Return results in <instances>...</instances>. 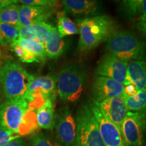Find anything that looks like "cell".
<instances>
[{"mask_svg":"<svg viewBox=\"0 0 146 146\" xmlns=\"http://www.w3.org/2000/svg\"><path fill=\"white\" fill-rule=\"evenodd\" d=\"M0 126L19 135H26L38 127L36 112L26 100H5L0 104Z\"/></svg>","mask_w":146,"mask_h":146,"instance_id":"cell-1","label":"cell"},{"mask_svg":"<svg viewBox=\"0 0 146 146\" xmlns=\"http://www.w3.org/2000/svg\"><path fill=\"white\" fill-rule=\"evenodd\" d=\"M76 24L80 35L78 49L81 52H89L107 41L116 31L114 21L106 15L78 18Z\"/></svg>","mask_w":146,"mask_h":146,"instance_id":"cell-2","label":"cell"},{"mask_svg":"<svg viewBox=\"0 0 146 146\" xmlns=\"http://www.w3.org/2000/svg\"><path fill=\"white\" fill-rule=\"evenodd\" d=\"M34 78L20 63L6 62L0 71V83L5 98L8 100H25L29 85Z\"/></svg>","mask_w":146,"mask_h":146,"instance_id":"cell-3","label":"cell"},{"mask_svg":"<svg viewBox=\"0 0 146 146\" xmlns=\"http://www.w3.org/2000/svg\"><path fill=\"white\" fill-rule=\"evenodd\" d=\"M109 54L127 61H145L146 45L135 34L125 30H116L107 41Z\"/></svg>","mask_w":146,"mask_h":146,"instance_id":"cell-4","label":"cell"},{"mask_svg":"<svg viewBox=\"0 0 146 146\" xmlns=\"http://www.w3.org/2000/svg\"><path fill=\"white\" fill-rule=\"evenodd\" d=\"M87 74L84 69L76 64L66 66L58 75L57 94L66 103L76 102L83 93Z\"/></svg>","mask_w":146,"mask_h":146,"instance_id":"cell-5","label":"cell"},{"mask_svg":"<svg viewBox=\"0 0 146 146\" xmlns=\"http://www.w3.org/2000/svg\"><path fill=\"white\" fill-rule=\"evenodd\" d=\"M75 146H105L99 127L89 105L81 106L76 117Z\"/></svg>","mask_w":146,"mask_h":146,"instance_id":"cell-6","label":"cell"},{"mask_svg":"<svg viewBox=\"0 0 146 146\" xmlns=\"http://www.w3.org/2000/svg\"><path fill=\"white\" fill-rule=\"evenodd\" d=\"M57 81L56 74L39 76L33 80L25 97L31 110L36 112L47 100L55 102L57 94Z\"/></svg>","mask_w":146,"mask_h":146,"instance_id":"cell-7","label":"cell"},{"mask_svg":"<svg viewBox=\"0 0 146 146\" xmlns=\"http://www.w3.org/2000/svg\"><path fill=\"white\" fill-rule=\"evenodd\" d=\"M146 131V109L128 111L121 127L126 146H142Z\"/></svg>","mask_w":146,"mask_h":146,"instance_id":"cell-8","label":"cell"},{"mask_svg":"<svg viewBox=\"0 0 146 146\" xmlns=\"http://www.w3.org/2000/svg\"><path fill=\"white\" fill-rule=\"evenodd\" d=\"M129 61L106 53L98 62L96 70L98 76L114 80L125 86L130 84L128 80L127 68Z\"/></svg>","mask_w":146,"mask_h":146,"instance_id":"cell-9","label":"cell"},{"mask_svg":"<svg viewBox=\"0 0 146 146\" xmlns=\"http://www.w3.org/2000/svg\"><path fill=\"white\" fill-rule=\"evenodd\" d=\"M58 141L63 146L74 145L76 137V120L68 107L62 108L55 116L54 127Z\"/></svg>","mask_w":146,"mask_h":146,"instance_id":"cell-10","label":"cell"},{"mask_svg":"<svg viewBox=\"0 0 146 146\" xmlns=\"http://www.w3.org/2000/svg\"><path fill=\"white\" fill-rule=\"evenodd\" d=\"M89 106L98 123L100 135L105 146H126L121 131L103 116L94 100H91Z\"/></svg>","mask_w":146,"mask_h":146,"instance_id":"cell-11","label":"cell"},{"mask_svg":"<svg viewBox=\"0 0 146 146\" xmlns=\"http://www.w3.org/2000/svg\"><path fill=\"white\" fill-rule=\"evenodd\" d=\"M94 102L103 116L116 125L121 131L123 120L128 112L123 97H116L103 100L100 102H96L94 100Z\"/></svg>","mask_w":146,"mask_h":146,"instance_id":"cell-12","label":"cell"},{"mask_svg":"<svg viewBox=\"0 0 146 146\" xmlns=\"http://www.w3.org/2000/svg\"><path fill=\"white\" fill-rule=\"evenodd\" d=\"M124 85L114 80L104 76H97L92 86V95L94 101L103 100L123 96Z\"/></svg>","mask_w":146,"mask_h":146,"instance_id":"cell-13","label":"cell"},{"mask_svg":"<svg viewBox=\"0 0 146 146\" xmlns=\"http://www.w3.org/2000/svg\"><path fill=\"white\" fill-rule=\"evenodd\" d=\"M56 4L47 6L21 5L20 8V27H29L35 24L45 22L56 8Z\"/></svg>","mask_w":146,"mask_h":146,"instance_id":"cell-14","label":"cell"},{"mask_svg":"<svg viewBox=\"0 0 146 146\" xmlns=\"http://www.w3.org/2000/svg\"><path fill=\"white\" fill-rule=\"evenodd\" d=\"M62 6L66 14L74 17L95 16L100 10V3L94 0H64Z\"/></svg>","mask_w":146,"mask_h":146,"instance_id":"cell-15","label":"cell"},{"mask_svg":"<svg viewBox=\"0 0 146 146\" xmlns=\"http://www.w3.org/2000/svg\"><path fill=\"white\" fill-rule=\"evenodd\" d=\"M43 45L47 58L53 60L60 57L66 49L63 38L58 33L56 27L54 26L51 27L47 33Z\"/></svg>","mask_w":146,"mask_h":146,"instance_id":"cell-16","label":"cell"},{"mask_svg":"<svg viewBox=\"0 0 146 146\" xmlns=\"http://www.w3.org/2000/svg\"><path fill=\"white\" fill-rule=\"evenodd\" d=\"M128 80L146 94V61H130L127 68Z\"/></svg>","mask_w":146,"mask_h":146,"instance_id":"cell-17","label":"cell"},{"mask_svg":"<svg viewBox=\"0 0 146 146\" xmlns=\"http://www.w3.org/2000/svg\"><path fill=\"white\" fill-rule=\"evenodd\" d=\"M37 126L45 130H52L54 127V102L47 100L42 106L36 112Z\"/></svg>","mask_w":146,"mask_h":146,"instance_id":"cell-18","label":"cell"},{"mask_svg":"<svg viewBox=\"0 0 146 146\" xmlns=\"http://www.w3.org/2000/svg\"><path fill=\"white\" fill-rule=\"evenodd\" d=\"M13 43L19 45L28 51L39 59L40 62H44L47 56L45 54L44 45L41 42L33 39H24L18 38Z\"/></svg>","mask_w":146,"mask_h":146,"instance_id":"cell-19","label":"cell"},{"mask_svg":"<svg viewBox=\"0 0 146 146\" xmlns=\"http://www.w3.org/2000/svg\"><path fill=\"white\" fill-rule=\"evenodd\" d=\"M57 31L61 37L78 34L76 24L71 21L64 12H58L57 14Z\"/></svg>","mask_w":146,"mask_h":146,"instance_id":"cell-20","label":"cell"},{"mask_svg":"<svg viewBox=\"0 0 146 146\" xmlns=\"http://www.w3.org/2000/svg\"><path fill=\"white\" fill-rule=\"evenodd\" d=\"M20 8L18 3H13L0 12V21L20 27Z\"/></svg>","mask_w":146,"mask_h":146,"instance_id":"cell-21","label":"cell"},{"mask_svg":"<svg viewBox=\"0 0 146 146\" xmlns=\"http://www.w3.org/2000/svg\"><path fill=\"white\" fill-rule=\"evenodd\" d=\"M123 97L128 111L136 112L146 109V94L141 91L131 97Z\"/></svg>","mask_w":146,"mask_h":146,"instance_id":"cell-22","label":"cell"},{"mask_svg":"<svg viewBox=\"0 0 146 146\" xmlns=\"http://www.w3.org/2000/svg\"><path fill=\"white\" fill-rule=\"evenodd\" d=\"M122 10L129 18L142 15V0H126L122 3Z\"/></svg>","mask_w":146,"mask_h":146,"instance_id":"cell-23","label":"cell"},{"mask_svg":"<svg viewBox=\"0 0 146 146\" xmlns=\"http://www.w3.org/2000/svg\"><path fill=\"white\" fill-rule=\"evenodd\" d=\"M0 31L6 44H12L19 38V27L0 21Z\"/></svg>","mask_w":146,"mask_h":146,"instance_id":"cell-24","label":"cell"},{"mask_svg":"<svg viewBox=\"0 0 146 146\" xmlns=\"http://www.w3.org/2000/svg\"><path fill=\"white\" fill-rule=\"evenodd\" d=\"M10 46L12 47L13 52L15 53L16 56L19 58L22 62L24 63H39L40 61L36 56H35L33 54H31L28 51L21 47L19 45L12 43L10 44Z\"/></svg>","mask_w":146,"mask_h":146,"instance_id":"cell-25","label":"cell"},{"mask_svg":"<svg viewBox=\"0 0 146 146\" xmlns=\"http://www.w3.org/2000/svg\"><path fill=\"white\" fill-rule=\"evenodd\" d=\"M31 146H60L50 137L42 134L35 133L31 139Z\"/></svg>","mask_w":146,"mask_h":146,"instance_id":"cell-26","label":"cell"},{"mask_svg":"<svg viewBox=\"0 0 146 146\" xmlns=\"http://www.w3.org/2000/svg\"><path fill=\"white\" fill-rule=\"evenodd\" d=\"M19 38L24 39L37 40V32L33 25L19 27Z\"/></svg>","mask_w":146,"mask_h":146,"instance_id":"cell-27","label":"cell"},{"mask_svg":"<svg viewBox=\"0 0 146 146\" xmlns=\"http://www.w3.org/2000/svg\"><path fill=\"white\" fill-rule=\"evenodd\" d=\"M21 135L16 134L8 129L0 126V146H3L12 140L21 137Z\"/></svg>","mask_w":146,"mask_h":146,"instance_id":"cell-28","label":"cell"},{"mask_svg":"<svg viewBox=\"0 0 146 146\" xmlns=\"http://www.w3.org/2000/svg\"><path fill=\"white\" fill-rule=\"evenodd\" d=\"M18 1L22 5L32 6H47L57 3V1L54 0H20Z\"/></svg>","mask_w":146,"mask_h":146,"instance_id":"cell-29","label":"cell"},{"mask_svg":"<svg viewBox=\"0 0 146 146\" xmlns=\"http://www.w3.org/2000/svg\"><path fill=\"white\" fill-rule=\"evenodd\" d=\"M137 88L132 83L128 84L124 86L123 96L124 97H131L136 95L139 92Z\"/></svg>","mask_w":146,"mask_h":146,"instance_id":"cell-30","label":"cell"},{"mask_svg":"<svg viewBox=\"0 0 146 146\" xmlns=\"http://www.w3.org/2000/svg\"><path fill=\"white\" fill-rule=\"evenodd\" d=\"M136 27L139 32L146 39V18L139 20V21L137 23Z\"/></svg>","mask_w":146,"mask_h":146,"instance_id":"cell-31","label":"cell"},{"mask_svg":"<svg viewBox=\"0 0 146 146\" xmlns=\"http://www.w3.org/2000/svg\"><path fill=\"white\" fill-rule=\"evenodd\" d=\"M25 140L21 137L12 140L3 146H25Z\"/></svg>","mask_w":146,"mask_h":146,"instance_id":"cell-32","label":"cell"},{"mask_svg":"<svg viewBox=\"0 0 146 146\" xmlns=\"http://www.w3.org/2000/svg\"><path fill=\"white\" fill-rule=\"evenodd\" d=\"M13 3H18L17 0H0V12L7 6Z\"/></svg>","mask_w":146,"mask_h":146,"instance_id":"cell-33","label":"cell"},{"mask_svg":"<svg viewBox=\"0 0 146 146\" xmlns=\"http://www.w3.org/2000/svg\"><path fill=\"white\" fill-rule=\"evenodd\" d=\"M146 18V0H142V15L139 19Z\"/></svg>","mask_w":146,"mask_h":146,"instance_id":"cell-34","label":"cell"},{"mask_svg":"<svg viewBox=\"0 0 146 146\" xmlns=\"http://www.w3.org/2000/svg\"><path fill=\"white\" fill-rule=\"evenodd\" d=\"M4 98H5V96H4V95H3L2 88H1V83H0V104H1L3 102V99H4Z\"/></svg>","mask_w":146,"mask_h":146,"instance_id":"cell-35","label":"cell"},{"mask_svg":"<svg viewBox=\"0 0 146 146\" xmlns=\"http://www.w3.org/2000/svg\"><path fill=\"white\" fill-rule=\"evenodd\" d=\"M7 44L5 43V42L3 40V38L2 36V35H1V33L0 31V45H2V46H5Z\"/></svg>","mask_w":146,"mask_h":146,"instance_id":"cell-36","label":"cell"},{"mask_svg":"<svg viewBox=\"0 0 146 146\" xmlns=\"http://www.w3.org/2000/svg\"><path fill=\"white\" fill-rule=\"evenodd\" d=\"M2 62H1V61L0 60V71H1V67H2Z\"/></svg>","mask_w":146,"mask_h":146,"instance_id":"cell-37","label":"cell"},{"mask_svg":"<svg viewBox=\"0 0 146 146\" xmlns=\"http://www.w3.org/2000/svg\"><path fill=\"white\" fill-rule=\"evenodd\" d=\"M1 56H2V52H1V48H0V58L1 57Z\"/></svg>","mask_w":146,"mask_h":146,"instance_id":"cell-38","label":"cell"}]
</instances>
